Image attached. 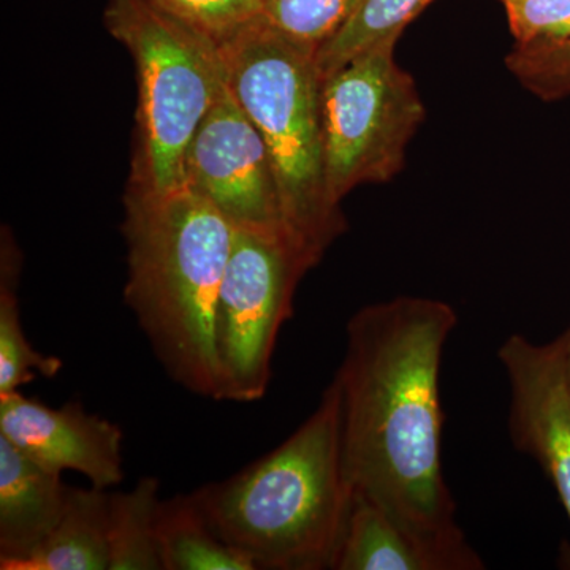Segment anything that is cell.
Returning a JSON list of instances; mask_svg holds the SVG:
<instances>
[{"instance_id": "cell-1", "label": "cell", "mask_w": 570, "mask_h": 570, "mask_svg": "<svg viewBox=\"0 0 570 570\" xmlns=\"http://www.w3.org/2000/svg\"><path fill=\"white\" fill-rule=\"evenodd\" d=\"M459 324L441 299L396 296L356 311L335 374L354 491L422 542L441 570L485 569L456 523L442 469L441 365Z\"/></svg>"}, {"instance_id": "cell-2", "label": "cell", "mask_w": 570, "mask_h": 570, "mask_svg": "<svg viewBox=\"0 0 570 570\" xmlns=\"http://www.w3.org/2000/svg\"><path fill=\"white\" fill-rule=\"evenodd\" d=\"M193 494L216 534L255 569H333L354 501L337 379L283 444Z\"/></svg>"}, {"instance_id": "cell-3", "label": "cell", "mask_w": 570, "mask_h": 570, "mask_svg": "<svg viewBox=\"0 0 570 570\" xmlns=\"http://www.w3.org/2000/svg\"><path fill=\"white\" fill-rule=\"evenodd\" d=\"M127 306L167 373L219 401L214 318L236 227L190 187L127 189Z\"/></svg>"}, {"instance_id": "cell-4", "label": "cell", "mask_w": 570, "mask_h": 570, "mask_svg": "<svg viewBox=\"0 0 570 570\" xmlns=\"http://www.w3.org/2000/svg\"><path fill=\"white\" fill-rule=\"evenodd\" d=\"M220 52L228 89L268 149L285 227L321 262L347 223L326 190L316 55L264 18L220 45Z\"/></svg>"}, {"instance_id": "cell-5", "label": "cell", "mask_w": 570, "mask_h": 570, "mask_svg": "<svg viewBox=\"0 0 570 570\" xmlns=\"http://www.w3.org/2000/svg\"><path fill=\"white\" fill-rule=\"evenodd\" d=\"M107 31L132 56L138 107L127 189L165 194L184 184L187 148L227 89L216 41L151 0H108Z\"/></svg>"}, {"instance_id": "cell-6", "label": "cell", "mask_w": 570, "mask_h": 570, "mask_svg": "<svg viewBox=\"0 0 570 570\" xmlns=\"http://www.w3.org/2000/svg\"><path fill=\"white\" fill-rule=\"evenodd\" d=\"M396 43H379L322 80L326 190L336 206L358 186L392 181L425 122V104L396 62Z\"/></svg>"}, {"instance_id": "cell-7", "label": "cell", "mask_w": 570, "mask_h": 570, "mask_svg": "<svg viewBox=\"0 0 570 570\" xmlns=\"http://www.w3.org/2000/svg\"><path fill=\"white\" fill-rule=\"evenodd\" d=\"M317 264L285 232L236 227L214 318L219 401L265 396L277 336L303 276Z\"/></svg>"}, {"instance_id": "cell-8", "label": "cell", "mask_w": 570, "mask_h": 570, "mask_svg": "<svg viewBox=\"0 0 570 570\" xmlns=\"http://www.w3.org/2000/svg\"><path fill=\"white\" fill-rule=\"evenodd\" d=\"M183 186L236 227L288 234L268 149L228 85L187 148Z\"/></svg>"}, {"instance_id": "cell-9", "label": "cell", "mask_w": 570, "mask_h": 570, "mask_svg": "<svg viewBox=\"0 0 570 570\" xmlns=\"http://www.w3.org/2000/svg\"><path fill=\"white\" fill-rule=\"evenodd\" d=\"M498 355L509 379L513 448L542 469L570 524V387L564 335L547 344L512 335ZM564 564L570 569V543Z\"/></svg>"}, {"instance_id": "cell-10", "label": "cell", "mask_w": 570, "mask_h": 570, "mask_svg": "<svg viewBox=\"0 0 570 570\" xmlns=\"http://www.w3.org/2000/svg\"><path fill=\"white\" fill-rule=\"evenodd\" d=\"M0 436L41 466L78 472L96 489L124 480L121 428L80 403L56 409L21 392L0 395Z\"/></svg>"}, {"instance_id": "cell-11", "label": "cell", "mask_w": 570, "mask_h": 570, "mask_svg": "<svg viewBox=\"0 0 570 570\" xmlns=\"http://www.w3.org/2000/svg\"><path fill=\"white\" fill-rule=\"evenodd\" d=\"M69 485L0 436V569L40 549L61 520Z\"/></svg>"}, {"instance_id": "cell-12", "label": "cell", "mask_w": 570, "mask_h": 570, "mask_svg": "<svg viewBox=\"0 0 570 570\" xmlns=\"http://www.w3.org/2000/svg\"><path fill=\"white\" fill-rule=\"evenodd\" d=\"M11 570H110V491L70 487L55 530Z\"/></svg>"}, {"instance_id": "cell-13", "label": "cell", "mask_w": 570, "mask_h": 570, "mask_svg": "<svg viewBox=\"0 0 570 570\" xmlns=\"http://www.w3.org/2000/svg\"><path fill=\"white\" fill-rule=\"evenodd\" d=\"M333 570H441V566L389 512L354 491Z\"/></svg>"}, {"instance_id": "cell-14", "label": "cell", "mask_w": 570, "mask_h": 570, "mask_svg": "<svg viewBox=\"0 0 570 570\" xmlns=\"http://www.w3.org/2000/svg\"><path fill=\"white\" fill-rule=\"evenodd\" d=\"M157 542L164 570H257L216 534L193 493L160 501Z\"/></svg>"}, {"instance_id": "cell-15", "label": "cell", "mask_w": 570, "mask_h": 570, "mask_svg": "<svg viewBox=\"0 0 570 570\" xmlns=\"http://www.w3.org/2000/svg\"><path fill=\"white\" fill-rule=\"evenodd\" d=\"M20 253L11 236L2 235L0 258V395L20 392L37 376L55 377L62 370L56 356L40 354L22 328L18 283Z\"/></svg>"}, {"instance_id": "cell-16", "label": "cell", "mask_w": 570, "mask_h": 570, "mask_svg": "<svg viewBox=\"0 0 570 570\" xmlns=\"http://www.w3.org/2000/svg\"><path fill=\"white\" fill-rule=\"evenodd\" d=\"M159 491V480L142 478L132 490L110 493V570H164L157 542Z\"/></svg>"}, {"instance_id": "cell-17", "label": "cell", "mask_w": 570, "mask_h": 570, "mask_svg": "<svg viewBox=\"0 0 570 570\" xmlns=\"http://www.w3.org/2000/svg\"><path fill=\"white\" fill-rule=\"evenodd\" d=\"M434 0H363L343 29L316 55L322 80L344 63L384 41H397L404 29Z\"/></svg>"}, {"instance_id": "cell-18", "label": "cell", "mask_w": 570, "mask_h": 570, "mask_svg": "<svg viewBox=\"0 0 570 570\" xmlns=\"http://www.w3.org/2000/svg\"><path fill=\"white\" fill-rule=\"evenodd\" d=\"M363 0H262V18L295 45L317 55Z\"/></svg>"}, {"instance_id": "cell-19", "label": "cell", "mask_w": 570, "mask_h": 570, "mask_svg": "<svg viewBox=\"0 0 570 570\" xmlns=\"http://www.w3.org/2000/svg\"><path fill=\"white\" fill-rule=\"evenodd\" d=\"M505 66L524 89L543 102L570 97V39L513 45Z\"/></svg>"}, {"instance_id": "cell-20", "label": "cell", "mask_w": 570, "mask_h": 570, "mask_svg": "<svg viewBox=\"0 0 570 570\" xmlns=\"http://www.w3.org/2000/svg\"><path fill=\"white\" fill-rule=\"evenodd\" d=\"M206 37L224 45L262 18V0H151Z\"/></svg>"}, {"instance_id": "cell-21", "label": "cell", "mask_w": 570, "mask_h": 570, "mask_svg": "<svg viewBox=\"0 0 570 570\" xmlns=\"http://www.w3.org/2000/svg\"><path fill=\"white\" fill-rule=\"evenodd\" d=\"M515 45L570 39V0H499Z\"/></svg>"}, {"instance_id": "cell-22", "label": "cell", "mask_w": 570, "mask_h": 570, "mask_svg": "<svg viewBox=\"0 0 570 570\" xmlns=\"http://www.w3.org/2000/svg\"><path fill=\"white\" fill-rule=\"evenodd\" d=\"M564 335V343H566V373H568V381H569V387H570V328L568 332L562 333Z\"/></svg>"}]
</instances>
